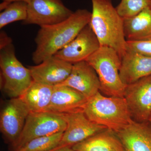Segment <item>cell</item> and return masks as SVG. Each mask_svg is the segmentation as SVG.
I'll return each mask as SVG.
<instances>
[{
    "label": "cell",
    "mask_w": 151,
    "mask_h": 151,
    "mask_svg": "<svg viewBox=\"0 0 151 151\" xmlns=\"http://www.w3.org/2000/svg\"><path fill=\"white\" fill-rule=\"evenodd\" d=\"M91 17V12L87 10L79 9L64 21L40 27L35 39L33 62L40 64L65 47L89 24Z\"/></svg>",
    "instance_id": "1"
},
{
    "label": "cell",
    "mask_w": 151,
    "mask_h": 151,
    "mask_svg": "<svg viewBox=\"0 0 151 151\" xmlns=\"http://www.w3.org/2000/svg\"><path fill=\"white\" fill-rule=\"evenodd\" d=\"M92 12L89 24L100 46L115 50L121 58L127 51L124 19L111 0H91Z\"/></svg>",
    "instance_id": "2"
},
{
    "label": "cell",
    "mask_w": 151,
    "mask_h": 151,
    "mask_svg": "<svg viewBox=\"0 0 151 151\" xmlns=\"http://www.w3.org/2000/svg\"><path fill=\"white\" fill-rule=\"evenodd\" d=\"M83 112L90 121L115 133L134 121L124 97L105 96L100 91L88 99Z\"/></svg>",
    "instance_id": "3"
},
{
    "label": "cell",
    "mask_w": 151,
    "mask_h": 151,
    "mask_svg": "<svg viewBox=\"0 0 151 151\" xmlns=\"http://www.w3.org/2000/svg\"><path fill=\"white\" fill-rule=\"evenodd\" d=\"M85 60L98 76L100 92L108 97H124L127 85L120 78L122 58L115 50L109 47L100 46Z\"/></svg>",
    "instance_id": "4"
},
{
    "label": "cell",
    "mask_w": 151,
    "mask_h": 151,
    "mask_svg": "<svg viewBox=\"0 0 151 151\" xmlns=\"http://www.w3.org/2000/svg\"><path fill=\"white\" fill-rule=\"evenodd\" d=\"M1 87L10 98L21 96L32 83L28 67L19 61L12 43L0 49Z\"/></svg>",
    "instance_id": "5"
},
{
    "label": "cell",
    "mask_w": 151,
    "mask_h": 151,
    "mask_svg": "<svg viewBox=\"0 0 151 151\" xmlns=\"http://www.w3.org/2000/svg\"><path fill=\"white\" fill-rule=\"evenodd\" d=\"M66 127L63 114L48 111L30 112L20 136L12 147L13 151L32 139L64 132Z\"/></svg>",
    "instance_id": "6"
},
{
    "label": "cell",
    "mask_w": 151,
    "mask_h": 151,
    "mask_svg": "<svg viewBox=\"0 0 151 151\" xmlns=\"http://www.w3.org/2000/svg\"><path fill=\"white\" fill-rule=\"evenodd\" d=\"M30 113L19 97L10 98L3 106L0 113V130L5 140L12 147L20 136Z\"/></svg>",
    "instance_id": "7"
},
{
    "label": "cell",
    "mask_w": 151,
    "mask_h": 151,
    "mask_svg": "<svg viewBox=\"0 0 151 151\" xmlns=\"http://www.w3.org/2000/svg\"><path fill=\"white\" fill-rule=\"evenodd\" d=\"M73 13L61 0H31L28 3L27 17L23 23L40 27L51 25L64 21Z\"/></svg>",
    "instance_id": "8"
},
{
    "label": "cell",
    "mask_w": 151,
    "mask_h": 151,
    "mask_svg": "<svg viewBox=\"0 0 151 151\" xmlns=\"http://www.w3.org/2000/svg\"><path fill=\"white\" fill-rule=\"evenodd\" d=\"M124 97L134 121L148 122L151 116V75L127 85Z\"/></svg>",
    "instance_id": "9"
},
{
    "label": "cell",
    "mask_w": 151,
    "mask_h": 151,
    "mask_svg": "<svg viewBox=\"0 0 151 151\" xmlns=\"http://www.w3.org/2000/svg\"><path fill=\"white\" fill-rule=\"evenodd\" d=\"M63 115L67 127L57 147H72L108 129L104 126L90 121L83 111Z\"/></svg>",
    "instance_id": "10"
},
{
    "label": "cell",
    "mask_w": 151,
    "mask_h": 151,
    "mask_svg": "<svg viewBox=\"0 0 151 151\" xmlns=\"http://www.w3.org/2000/svg\"><path fill=\"white\" fill-rule=\"evenodd\" d=\"M100 47L99 41L89 24L72 41L53 56L73 64L86 60Z\"/></svg>",
    "instance_id": "11"
},
{
    "label": "cell",
    "mask_w": 151,
    "mask_h": 151,
    "mask_svg": "<svg viewBox=\"0 0 151 151\" xmlns=\"http://www.w3.org/2000/svg\"><path fill=\"white\" fill-rule=\"evenodd\" d=\"M73 64L54 56L40 64L28 66L33 80L54 86L61 84L69 76Z\"/></svg>",
    "instance_id": "12"
},
{
    "label": "cell",
    "mask_w": 151,
    "mask_h": 151,
    "mask_svg": "<svg viewBox=\"0 0 151 151\" xmlns=\"http://www.w3.org/2000/svg\"><path fill=\"white\" fill-rule=\"evenodd\" d=\"M58 85L69 86L89 99L100 92V83L93 67L86 60L73 63L69 76Z\"/></svg>",
    "instance_id": "13"
},
{
    "label": "cell",
    "mask_w": 151,
    "mask_h": 151,
    "mask_svg": "<svg viewBox=\"0 0 151 151\" xmlns=\"http://www.w3.org/2000/svg\"><path fill=\"white\" fill-rule=\"evenodd\" d=\"M88 99L71 87L56 85L53 87L50 103L45 111L61 114L83 111Z\"/></svg>",
    "instance_id": "14"
},
{
    "label": "cell",
    "mask_w": 151,
    "mask_h": 151,
    "mask_svg": "<svg viewBox=\"0 0 151 151\" xmlns=\"http://www.w3.org/2000/svg\"><path fill=\"white\" fill-rule=\"evenodd\" d=\"M125 151H151V125L134 121L116 133Z\"/></svg>",
    "instance_id": "15"
},
{
    "label": "cell",
    "mask_w": 151,
    "mask_h": 151,
    "mask_svg": "<svg viewBox=\"0 0 151 151\" xmlns=\"http://www.w3.org/2000/svg\"><path fill=\"white\" fill-rule=\"evenodd\" d=\"M120 76L126 85L151 75V57L127 51L122 58Z\"/></svg>",
    "instance_id": "16"
},
{
    "label": "cell",
    "mask_w": 151,
    "mask_h": 151,
    "mask_svg": "<svg viewBox=\"0 0 151 151\" xmlns=\"http://www.w3.org/2000/svg\"><path fill=\"white\" fill-rule=\"evenodd\" d=\"M71 148L74 151H125L116 133L108 129L74 145Z\"/></svg>",
    "instance_id": "17"
},
{
    "label": "cell",
    "mask_w": 151,
    "mask_h": 151,
    "mask_svg": "<svg viewBox=\"0 0 151 151\" xmlns=\"http://www.w3.org/2000/svg\"><path fill=\"white\" fill-rule=\"evenodd\" d=\"M124 19L127 41L151 40V6L135 16Z\"/></svg>",
    "instance_id": "18"
},
{
    "label": "cell",
    "mask_w": 151,
    "mask_h": 151,
    "mask_svg": "<svg viewBox=\"0 0 151 151\" xmlns=\"http://www.w3.org/2000/svg\"><path fill=\"white\" fill-rule=\"evenodd\" d=\"M53 87L33 81L19 97L30 112L45 111L50 103Z\"/></svg>",
    "instance_id": "19"
},
{
    "label": "cell",
    "mask_w": 151,
    "mask_h": 151,
    "mask_svg": "<svg viewBox=\"0 0 151 151\" xmlns=\"http://www.w3.org/2000/svg\"><path fill=\"white\" fill-rule=\"evenodd\" d=\"M27 6L28 3L22 1L9 4L0 13V29L14 22L25 20Z\"/></svg>",
    "instance_id": "20"
},
{
    "label": "cell",
    "mask_w": 151,
    "mask_h": 151,
    "mask_svg": "<svg viewBox=\"0 0 151 151\" xmlns=\"http://www.w3.org/2000/svg\"><path fill=\"white\" fill-rule=\"evenodd\" d=\"M64 132L32 139L13 151H48L59 145Z\"/></svg>",
    "instance_id": "21"
},
{
    "label": "cell",
    "mask_w": 151,
    "mask_h": 151,
    "mask_svg": "<svg viewBox=\"0 0 151 151\" xmlns=\"http://www.w3.org/2000/svg\"><path fill=\"white\" fill-rule=\"evenodd\" d=\"M150 6L151 0H122L116 9L122 18L125 19L137 15Z\"/></svg>",
    "instance_id": "22"
},
{
    "label": "cell",
    "mask_w": 151,
    "mask_h": 151,
    "mask_svg": "<svg viewBox=\"0 0 151 151\" xmlns=\"http://www.w3.org/2000/svg\"><path fill=\"white\" fill-rule=\"evenodd\" d=\"M127 51L134 52L151 57V40L142 41H127Z\"/></svg>",
    "instance_id": "23"
},
{
    "label": "cell",
    "mask_w": 151,
    "mask_h": 151,
    "mask_svg": "<svg viewBox=\"0 0 151 151\" xmlns=\"http://www.w3.org/2000/svg\"><path fill=\"white\" fill-rule=\"evenodd\" d=\"M12 43V41L10 37L4 32L2 31L0 34V49Z\"/></svg>",
    "instance_id": "24"
},
{
    "label": "cell",
    "mask_w": 151,
    "mask_h": 151,
    "mask_svg": "<svg viewBox=\"0 0 151 151\" xmlns=\"http://www.w3.org/2000/svg\"><path fill=\"white\" fill-rule=\"evenodd\" d=\"M2 1H3L2 3H1V5H0V10H1V11H3L9 4L13 2L22 1H24L29 3L31 0H2Z\"/></svg>",
    "instance_id": "25"
},
{
    "label": "cell",
    "mask_w": 151,
    "mask_h": 151,
    "mask_svg": "<svg viewBox=\"0 0 151 151\" xmlns=\"http://www.w3.org/2000/svg\"><path fill=\"white\" fill-rule=\"evenodd\" d=\"M48 151H74L71 147L66 146V147H60L55 148Z\"/></svg>",
    "instance_id": "26"
},
{
    "label": "cell",
    "mask_w": 151,
    "mask_h": 151,
    "mask_svg": "<svg viewBox=\"0 0 151 151\" xmlns=\"http://www.w3.org/2000/svg\"><path fill=\"white\" fill-rule=\"evenodd\" d=\"M148 122H149V123H150V124L151 125V116H150V119H149Z\"/></svg>",
    "instance_id": "27"
}]
</instances>
